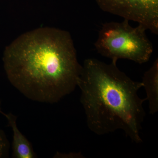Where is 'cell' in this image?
<instances>
[{"mask_svg":"<svg viewBox=\"0 0 158 158\" xmlns=\"http://www.w3.org/2000/svg\"><path fill=\"white\" fill-rule=\"evenodd\" d=\"M11 85L30 99L58 102L77 86L82 65L67 31L44 27L19 36L4 52Z\"/></svg>","mask_w":158,"mask_h":158,"instance_id":"6da1fadb","label":"cell"},{"mask_svg":"<svg viewBox=\"0 0 158 158\" xmlns=\"http://www.w3.org/2000/svg\"><path fill=\"white\" fill-rule=\"evenodd\" d=\"M116 62L85 60L77 84L80 101L92 132L102 135L122 130L132 141L140 144L146 116L143 105L146 99L138 95L143 85L120 70Z\"/></svg>","mask_w":158,"mask_h":158,"instance_id":"7a4b0ae2","label":"cell"},{"mask_svg":"<svg viewBox=\"0 0 158 158\" xmlns=\"http://www.w3.org/2000/svg\"><path fill=\"white\" fill-rule=\"evenodd\" d=\"M129 21L105 23L99 32L94 46L99 54L117 62L126 59L143 64L150 59L153 52L146 29L139 25L131 27Z\"/></svg>","mask_w":158,"mask_h":158,"instance_id":"3957f363","label":"cell"},{"mask_svg":"<svg viewBox=\"0 0 158 158\" xmlns=\"http://www.w3.org/2000/svg\"><path fill=\"white\" fill-rule=\"evenodd\" d=\"M103 11L133 21L158 34V0H95Z\"/></svg>","mask_w":158,"mask_h":158,"instance_id":"277c9868","label":"cell"},{"mask_svg":"<svg viewBox=\"0 0 158 158\" xmlns=\"http://www.w3.org/2000/svg\"><path fill=\"white\" fill-rule=\"evenodd\" d=\"M6 117L13 131L12 157L34 158L37 157L30 141L23 135L17 127L16 116L11 113L2 114Z\"/></svg>","mask_w":158,"mask_h":158,"instance_id":"5b68a950","label":"cell"},{"mask_svg":"<svg viewBox=\"0 0 158 158\" xmlns=\"http://www.w3.org/2000/svg\"><path fill=\"white\" fill-rule=\"evenodd\" d=\"M141 83L146 94L150 114L154 115L158 111V59L144 73Z\"/></svg>","mask_w":158,"mask_h":158,"instance_id":"8992f818","label":"cell"},{"mask_svg":"<svg viewBox=\"0 0 158 158\" xmlns=\"http://www.w3.org/2000/svg\"><path fill=\"white\" fill-rule=\"evenodd\" d=\"M10 147V143L5 132L0 130V158L9 157Z\"/></svg>","mask_w":158,"mask_h":158,"instance_id":"52a82bcc","label":"cell"},{"mask_svg":"<svg viewBox=\"0 0 158 158\" xmlns=\"http://www.w3.org/2000/svg\"><path fill=\"white\" fill-rule=\"evenodd\" d=\"M3 112L2 111V108H1V101H0V113L2 114Z\"/></svg>","mask_w":158,"mask_h":158,"instance_id":"ba28073f","label":"cell"}]
</instances>
